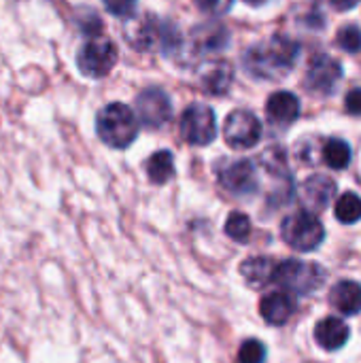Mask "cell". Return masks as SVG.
<instances>
[{
	"label": "cell",
	"mask_w": 361,
	"mask_h": 363,
	"mask_svg": "<svg viewBox=\"0 0 361 363\" xmlns=\"http://www.w3.org/2000/svg\"><path fill=\"white\" fill-rule=\"evenodd\" d=\"M266 362V347L264 342L251 338L245 340L238 349V363H264Z\"/></svg>",
	"instance_id": "obj_24"
},
{
	"label": "cell",
	"mask_w": 361,
	"mask_h": 363,
	"mask_svg": "<svg viewBox=\"0 0 361 363\" xmlns=\"http://www.w3.org/2000/svg\"><path fill=\"white\" fill-rule=\"evenodd\" d=\"M181 136L194 147L211 145L217 136V117L215 111L206 104H191L183 111L181 117Z\"/></svg>",
	"instance_id": "obj_7"
},
{
	"label": "cell",
	"mask_w": 361,
	"mask_h": 363,
	"mask_svg": "<svg viewBox=\"0 0 361 363\" xmlns=\"http://www.w3.org/2000/svg\"><path fill=\"white\" fill-rule=\"evenodd\" d=\"M230 43V32L226 26L217 23V21H209V23H198L191 34H189V45L194 49L196 55H211L217 53L221 49H226Z\"/></svg>",
	"instance_id": "obj_12"
},
{
	"label": "cell",
	"mask_w": 361,
	"mask_h": 363,
	"mask_svg": "<svg viewBox=\"0 0 361 363\" xmlns=\"http://www.w3.org/2000/svg\"><path fill=\"white\" fill-rule=\"evenodd\" d=\"M117 57H119L117 45L111 38L96 36L81 45L77 53V66L81 74L89 79H102L113 70V66L117 64Z\"/></svg>",
	"instance_id": "obj_6"
},
{
	"label": "cell",
	"mask_w": 361,
	"mask_h": 363,
	"mask_svg": "<svg viewBox=\"0 0 361 363\" xmlns=\"http://www.w3.org/2000/svg\"><path fill=\"white\" fill-rule=\"evenodd\" d=\"M98 138L111 149H128L138 136V119L128 104L111 102L96 117Z\"/></svg>",
	"instance_id": "obj_2"
},
{
	"label": "cell",
	"mask_w": 361,
	"mask_h": 363,
	"mask_svg": "<svg viewBox=\"0 0 361 363\" xmlns=\"http://www.w3.org/2000/svg\"><path fill=\"white\" fill-rule=\"evenodd\" d=\"M219 183L223 189H228L234 196H249L255 194L260 187L257 181V168L251 160H236L223 164L219 170Z\"/></svg>",
	"instance_id": "obj_10"
},
{
	"label": "cell",
	"mask_w": 361,
	"mask_h": 363,
	"mask_svg": "<svg viewBox=\"0 0 361 363\" xmlns=\"http://www.w3.org/2000/svg\"><path fill=\"white\" fill-rule=\"evenodd\" d=\"M247 4H251V6H262V4H266L268 0H245Z\"/></svg>",
	"instance_id": "obj_30"
},
{
	"label": "cell",
	"mask_w": 361,
	"mask_h": 363,
	"mask_svg": "<svg viewBox=\"0 0 361 363\" xmlns=\"http://www.w3.org/2000/svg\"><path fill=\"white\" fill-rule=\"evenodd\" d=\"M349 325L336 317H326L317 323L315 328V338L321 349L326 351H338L347 345L349 340Z\"/></svg>",
	"instance_id": "obj_18"
},
{
	"label": "cell",
	"mask_w": 361,
	"mask_h": 363,
	"mask_svg": "<svg viewBox=\"0 0 361 363\" xmlns=\"http://www.w3.org/2000/svg\"><path fill=\"white\" fill-rule=\"evenodd\" d=\"M128 38L138 51H162L172 55L181 47V34L177 26L172 21H162L155 15H147L145 19L134 21Z\"/></svg>",
	"instance_id": "obj_3"
},
{
	"label": "cell",
	"mask_w": 361,
	"mask_h": 363,
	"mask_svg": "<svg viewBox=\"0 0 361 363\" xmlns=\"http://www.w3.org/2000/svg\"><path fill=\"white\" fill-rule=\"evenodd\" d=\"M260 313L270 325H285L296 313V298L287 291L266 294L260 302Z\"/></svg>",
	"instance_id": "obj_14"
},
{
	"label": "cell",
	"mask_w": 361,
	"mask_h": 363,
	"mask_svg": "<svg viewBox=\"0 0 361 363\" xmlns=\"http://www.w3.org/2000/svg\"><path fill=\"white\" fill-rule=\"evenodd\" d=\"M136 119L151 130L166 125L172 117V102L168 94L160 87H147L136 98Z\"/></svg>",
	"instance_id": "obj_8"
},
{
	"label": "cell",
	"mask_w": 361,
	"mask_h": 363,
	"mask_svg": "<svg viewBox=\"0 0 361 363\" xmlns=\"http://www.w3.org/2000/svg\"><path fill=\"white\" fill-rule=\"evenodd\" d=\"M196 4L206 15H223L232 9L234 0H196Z\"/></svg>",
	"instance_id": "obj_27"
},
{
	"label": "cell",
	"mask_w": 361,
	"mask_h": 363,
	"mask_svg": "<svg viewBox=\"0 0 361 363\" xmlns=\"http://www.w3.org/2000/svg\"><path fill=\"white\" fill-rule=\"evenodd\" d=\"M266 115L274 125H291L300 117V100L291 91H277L266 102Z\"/></svg>",
	"instance_id": "obj_16"
},
{
	"label": "cell",
	"mask_w": 361,
	"mask_h": 363,
	"mask_svg": "<svg viewBox=\"0 0 361 363\" xmlns=\"http://www.w3.org/2000/svg\"><path fill=\"white\" fill-rule=\"evenodd\" d=\"M281 236L291 249L300 253H309V251H315L323 242L326 230L313 213L300 211L283 219Z\"/></svg>",
	"instance_id": "obj_5"
},
{
	"label": "cell",
	"mask_w": 361,
	"mask_h": 363,
	"mask_svg": "<svg viewBox=\"0 0 361 363\" xmlns=\"http://www.w3.org/2000/svg\"><path fill=\"white\" fill-rule=\"evenodd\" d=\"M334 191H336V183L326 174H315V177L306 179L300 189V198H302L306 213L315 215V213L323 211L330 204V200L334 198Z\"/></svg>",
	"instance_id": "obj_13"
},
{
	"label": "cell",
	"mask_w": 361,
	"mask_h": 363,
	"mask_svg": "<svg viewBox=\"0 0 361 363\" xmlns=\"http://www.w3.org/2000/svg\"><path fill=\"white\" fill-rule=\"evenodd\" d=\"M102 2H104V9L111 15L121 17V19H130L136 13V6H138V0H102Z\"/></svg>",
	"instance_id": "obj_26"
},
{
	"label": "cell",
	"mask_w": 361,
	"mask_h": 363,
	"mask_svg": "<svg viewBox=\"0 0 361 363\" xmlns=\"http://www.w3.org/2000/svg\"><path fill=\"white\" fill-rule=\"evenodd\" d=\"M274 270H277V262L264 255L249 257L240 264V274L253 289H264L266 285H270L274 281Z\"/></svg>",
	"instance_id": "obj_17"
},
{
	"label": "cell",
	"mask_w": 361,
	"mask_h": 363,
	"mask_svg": "<svg viewBox=\"0 0 361 363\" xmlns=\"http://www.w3.org/2000/svg\"><path fill=\"white\" fill-rule=\"evenodd\" d=\"M147 174H149L151 183H155V185L168 183L174 177V155L166 149L155 151L147 160Z\"/></svg>",
	"instance_id": "obj_20"
},
{
	"label": "cell",
	"mask_w": 361,
	"mask_h": 363,
	"mask_svg": "<svg viewBox=\"0 0 361 363\" xmlns=\"http://www.w3.org/2000/svg\"><path fill=\"white\" fill-rule=\"evenodd\" d=\"M360 0H330V4L336 9V11H349L357 4Z\"/></svg>",
	"instance_id": "obj_29"
},
{
	"label": "cell",
	"mask_w": 361,
	"mask_h": 363,
	"mask_svg": "<svg viewBox=\"0 0 361 363\" xmlns=\"http://www.w3.org/2000/svg\"><path fill=\"white\" fill-rule=\"evenodd\" d=\"M323 281H326V270L321 266L300 259H285L277 264L272 283L281 285L287 294L309 296L317 291L323 285Z\"/></svg>",
	"instance_id": "obj_4"
},
{
	"label": "cell",
	"mask_w": 361,
	"mask_h": 363,
	"mask_svg": "<svg viewBox=\"0 0 361 363\" xmlns=\"http://www.w3.org/2000/svg\"><path fill=\"white\" fill-rule=\"evenodd\" d=\"M323 162L334 170H345L351 162V147L343 138H330L323 147Z\"/></svg>",
	"instance_id": "obj_21"
},
{
	"label": "cell",
	"mask_w": 361,
	"mask_h": 363,
	"mask_svg": "<svg viewBox=\"0 0 361 363\" xmlns=\"http://www.w3.org/2000/svg\"><path fill=\"white\" fill-rule=\"evenodd\" d=\"M300 55V45L283 34H274L257 45H253L245 57V70L255 77V79H264V81H279L283 77H287Z\"/></svg>",
	"instance_id": "obj_1"
},
{
	"label": "cell",
	"mask_w": 361,
	"mask_h": 363,
	"mask_svg": "<svg viewBox=\"0 0 361 363\" xmlns=\"http://www.w3.org/2000/svg\"><path fill=\"white\" fill-rule=\"evenodd\" d=\"M330 304L347 317L361 313V285L353 281L336 283L330 294Z\"/></svg>",
	"instance_id": "obj_19"
},
{
	"label": "cell",
	"mask_w": 361,
	"mask_h": 363,
	"mask_svg": "<svg viewBox=\"0 0 361 363\" xmlns=\"http://www.w3.org/2000/svg\"><path fill=\"white\" fill-rule=\"evenodd\" d=\"M226 234L236 242H247L251 236V219L240 211L230 213V217L226 221Z\"/></svg>",
	"instance_id": "obj_23"
},
{
	"label": "cell",
	"mask_w": 361,
	"mask_h": 363,
	"mask_svg": "<svg viewBox=\"0 0 361 363\" xmlns=\"http://www.w3.org/2000/svg\"><path fill=\"white\" fill-rule=\"evenodd\" d=\"M338 45L340 49L349 53H360L361 51V30L357 26H345L338 32Z\"/></svg>",
	"instance_id": "obj_25"
},
{
	"label": "cell",
	"mask_w": 361,
	"mask_h": 363,
	"mask_svg": "<svg viewBox=\"0 0 361 363\" xmlns=\"http://www.w3.org/2000/svg\"><path fill=\"white\" fill-rule=\"evenodd\" d=\"M232 81H234V68L230 66V62H223V60L209 62L200 72V85L211 96L228 94L232 87Z\"/></svg>",
	"instance_id": "obj_15"
},
{
	"label": "cell",
	"mask_w": 361,
	"mask_h": 363,
	"mask_svg": "<svg viewBox=\"0 0 361 363\" xmlns=\"http://www.w3.org/2000/svg\"><path fill=\"white\" fill-rule=\"evenodd\" d=\"M345 104H347V111H349L351 115H361V87H357V89H353V91L347 94Z\"/></svg>",
	"instance_id": "obj_28"
},
{
	"label": "cell",
	"mask_w": 361,
	"mask_h": 363,
	"mask_svg": "<svg viewBox=\"0 0 361 363\" xmlns=\"http://www.w3.org/2000/svg\"><path fill=\"white\" fill-rule=\"evenodd\" d=\"M334 213H336V219L340 223H349V225L357 223L361 219V198L357 194H351V191L343 194L336 202Z\"/></svg>",
	"instance_id": "obj_22"
},
{
	"label": "cell",
	"mask_w": 361,
	"mask_h": 363,
	"mask_svg": "<svg viewBox=\"0 0 361 363\" xmlns=\"http://www.w3.org/2000/svg\"><path fill=\"white\" fill-rule=\"evenodd\" d=\"M223 138L232 149H251L262 138V123L251 111H232L223 123Z\"/></svg>",
	"instance_id": "obj_9"
},
{
	"label": "cell",
	"mask_w": 361,
	"mask_h": 363,
	"mask_svg": "<svg viewBox=\"0 0 361 363\" xmlns=\"http://www.w3.org/2000/svg\"><path fill=\"white\" fill-rule=\"evenodd\" d=\"M340 77H343L340 64L334 57L319 53L311 60V66L306 72V87L317 94H332Z\"/></svg>",
	"instance_id": "obj_11"
}]
</instances>
